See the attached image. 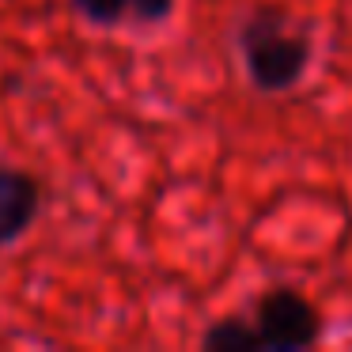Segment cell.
<instances>
[{"instance_id":"5b68a950","label":"cell","mask_w":352,"mask_h":352,"mask_svg":"<svg viewBox=\"0 0 352 352\" xmlns=\"http://www.w3.org/2000/svg\"><path fill=\"white\" fill-rule=\"evenodd\" d=\"M201 349L208 352H254V349H265L261 341V329L258 322H246V318H220L201 333Z\"/></svg>"},{"instance_id":"277c9868","label":"cell","mask_w":352,"mask_h":352,"mask_svg":"<svg viewBox=\"0 0 352 352\" xmlns=\"http://www.w3.org/2000/svg\"><path fill=\"white\" fill-rule=\"evenodd\" d=\"M69 8L87 27H163L175 16L178 0H69Z\"/></svg>"},{"instance_id":"3957f363","label":"cell","mask_w":352,"mask_h":352,"mask_svg":"<svg viewBox=\"0 0 352 352\" xmlns=\"http://www.w3.org/2000/svg\"><path fill=\"white\" fill-rule=\"evenodd\" d=\"M42 212V186L31 170L0 167V250L31 231Z\"/></svg>"},{"instance_id":"7a4b0ae2","label":"cell","mask_w":352,"mask_h":352,"mask_svg":"<svg viewBox=\"0 0 352 352\" xmlns=\"http://www.w3.org/2000/svg\"><path fill=\"white\" fill-rule=\"evenodd\" d=\"M254 322L261 329V341L269 352H299L322 341L326 322L322 311L299 288L273 284L265 296L254 303Z\"/></svg>"},{"instance_id":"6da1fadb","label":"cell","mask_w":352,"mask_h":352,"mask_svg":"<svg viewBox=\"0 0 352 352\" xmlns=\"http://www.w3.org/2000/svg\"><path fill=\"white\" fill-rule=\"evenodd\" d=\"M239 61L254 91L284 95L307 76L311 69V38L303 31H292L284 8H254L243 16L235 31Z\"/></svg>"}]
</instances>
